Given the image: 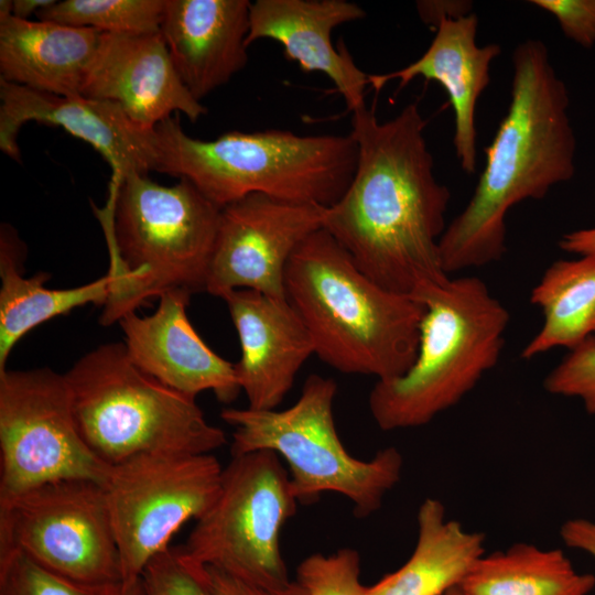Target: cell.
<instances>
[{
	"instance_id": "4fadbf2b",
	"label": "cell",
	"mask_w": 595,
	"mask_h": 595,
	"mask_svg": "<svg viewBox=\"0 0 595 595\" xmlns=\"http://www.w3.org/2000/svg\"><path fill=\"white\" fill-rule=\"evenodd\" d=\"M325 207L251 194L220 209L205 291L253 290L286 299L285 271L300 245L322 228Z\"/></svg>"
},
{
	"instance_id": "7402d4cb",
	"label": "cell",
	"mask_w": 595,
	"mask_h": 595,
	"mask_svg": "<svg viewBox=\"0 0 595 595\" xmlns=\"http://www.w3.org/2000/svg\"><path fill=\"white\" fill-rule=\"evenodd\" d=\"M418 536L398 570L367 586L365 595H443L459 587L485 554V536L446 518L444 505L426 498L416 515Z\"/></svg>"
},
{
	"instance_id": "9c48e42d",
	"label": "cell",
	"mask_w": 595,
	"mask_h": 595,
	"mask_svg": "<svg viewBox=\"0 0 595 595\" xmlns=\"http://www.w3.org/2000/svg\"><path fill=\"white\" fill-rule=\"evenodd\" d=\"M298 504L275 452L232 456L216 500L178 547L181 555L195 567L214 566L259 586L282 587L291 580L281 531Z\"/></svg>"
},
{
	"instance_id": "f1b7e54d",
	"label": "cell",
	"mask_w": 595,
	"mask_h": 595,
	"mask_svg": "<svg viewBox=\"0 0 595 595\" xmlns=\"http://www.w3.org/2000/svg\"><path fill=\"white\" fill-rule=\"evenodd\" d=\"M543 387L551 394L580 399L586 412L595 414V336L570 350L545 376Z\"/></svg>"
},
{
	"instance_id": "52a82bcc",
	"label": "cell",
	"mask_w": 595,
	"mask_h": 595,
	"mask_svg": "<svg viewBox=\"0 0 595 595\" xmlns=\"http://www.w3.org/2000/svg\"><path fill=\"white\" fill-rule=\"evenodd\" d=\"M65 377L78 430L109 465L150 453L212 454L227 442L195 398L139 369L123 343L94 348Z\"/></svg>"
},
{
	"instance_id": "f546056e",
	"label": "cell",
	"mask_w": 595,
	"mask_h": 595,
	"mask_svg": "<svg viewBox=\"0 0 595 595\" xmlns=\"http://www.w3.org/2000/svg\"><path fill=\"white\" fill-rule=\"evenodd\" d=\"M142 595H209L203 567L187 563L178 548L155 555L141 576Z\"/></svg>"
},
{
	"instance_id": "6da1fadb",
	"label": "cell",
	"mask_w": 595,
	"mask_h": 595,
	"mask_svg": "<svg viewBox=\"0 0 595 595\" xmlns=\"http://www.w3.org/2000/svg\"><path fill=\"white\" fill-rule=\"evenodd\" d=\"M351 113L356 171L343 196L325 207L322 228L368 278L412 296L450 278L440 239L451 193L434 176L416 101L385 122L367 106Z\"/></svg>"
},
{
	"instance_id": "7c38bea8",
	"label": "cell",
	"mask_w": 595,
	"mask_h": 595,
	"mask_svg": "<svg viewBox=\"0 0 595 595\" xmlns=\"http://www.w3.org/2000/svg\"><path fill=\"white\" fill-rule=\"evenodd\" d=\"M223 469L213 454H140L110 465L102 484L123 580H138L190 519L216 500Z\"/></svg>"
},
{
	"instance_id": "9a60e30c",
	"label": "cell",
	"mask_w": 595,
	"mask_h": 595,
	"mask_svg": "<svg viewBox=\"0 0 595 595\" xmlns=\"http://www.w3.org/2000/svg\"><path fill=\"white\" fill-rule=\"evenodd\" d=\"M82 96L118 104L150 131L175 111L193 122L207 113L181 80L160 32H104Z\"/></svg>"
},
{
	"instance_id": "ffe728a7",
	"label": "cell",
	"mask_w": 595,
	"mask_h": 595,
	"mask_svg": "<svg viewBox=\"0 0 595 595\" xmlns=\"http://www.w3.org/2000/svg\"><path fill=\"white\" fill-rule=\"evenodd\" d=\"M475 13L443 19L428 50L413 63L387 74H368V85L379 91L398 79L402 88L416 77L435 80L447 93L455 119L454 147L463 171L473 174L477 164L475 111L489 84L491 62L500 54L497 44L477 45Z\"/></svg>"
},
{
	"instance_id": "d6986e66",
	"label": "cell",
	"mask_w": 595,
	"mask_h": 595,
	"mask_svg": "<svg viewBox=\"0 0 595 595\" xmlns=\"http://www.w3.org/2000/svg\"><path fill=\"white\" fill-rule=\"evenodd\" d=\"M250 6L248 0H165L160 33L196 100L245 68Z\"/></svg>"
},
{
	"instance_id": "83f0119b",
	"label": "cell",
	"mask_w": 595,
	"mask_h": 595,
	"mask_svg": "<svg viewBox=\"0 0 595 595\" xmlns=\"http://www.w3.org/2000/svg\"><path fill=\"white\" fill-rule=\"evenodd\" d=\"M360 554L342 548L331 554L313 553L301 561L296 581L310 595H365L360 582Z\"/></svg>"
},
{
	"instance_id": "277c9868",
	"label": "cell",
	"mask_w": 595,
	"mask_h": 595,
	"mask_svg": "<svg viewBox=\"0 0 595 595\" xmlns=\"http://www.w3.org/2000/svg\"><path fill=\"white\" fill-rule=\"evenodd\" d=\"M91 206L110 257L102 325L165 291H205L221 208L190 181L165 186L129 173L119 183L110 180L104 207Z\"/></svg>"
},
{
	"instance_id": "d4e9b609",
	"label": "cell",
	"mask_w": 595,
	"mask_h": 595,
	"mask_svg": "<svg viewBox=\"0 0 595 595\" xmlns=\"http://www.w3.org/2000/svg\"><path fill=\"white\" fill-rule=\"evenodd\" d=\"M594 587L595 576L562 550L526 542L485 553L459 586L464 595H588Z\"/></svg>"
},
{
	"instance_id": "5bb4252c",
	"label": "cell",
	"mask_w": 595,
	"mask_h": 595,
	"mask_svg": "<svg viewBox=\"0 0 595 595\" xmlns=\"http://www.w3.org/2000/svg\"><path fill=\"white\" fill-rule=\"evenodd\" d=\"M29 121L62 128L89 143L119 178L154 167V130L140 128L118 104L58 96L0 79V149L13 160H20L17 137Z\"/></svg>"
},
{
	"instance_id": "4316f807",
	"label": "cell",
	"mask_w": 595,
	"mask_h": 595,
	"mask_svg": "<svg viewBox=\"0 0 595 595\" xmlns=\"http://www.w3.org/2000/svg\"><path fill=\"white\" fill-rule=\"evenodd\" d=\"M0 595H142L141 578L90 585L58 576L12 550H0Z\"/></svg>"
},
{
	"instance_id": "cb8c5ba5",
	"label": "cell",
	"mask_w": 595,
	"mask_h": 595,
	"mask_svg": "<svg viewBox=\"0 0 595 595\" xmlns=\"http://www.w3.org/2000/svg\"><path fill=\"white\" fill-rule=\"evenodd\" d=\"M530 302L541 310L543 322L523 347L522 359L558 347L572 350L595 336V255L551 263L533 288Z\"/></svg>"
},
{
	"instance_id": "5b68a950",
	"label": "cell",
	"mask_w": 595,
	"mask_h": 595,
	"mask_svg": "<svg viewBox=\"0 0 595 595\" xmlns=\"http://www.w3.org/2000/svg\"><path fill=\"white\" fill-rule=\"evenodd\" d=\"M153 171L190 181L223 208L251 194L329 207L357 166L353 134L300 136L289 130L230 131L209 141L190 137L177 117L154 128Z\"/></svg>"
},
{
	"instance_id": "30bf717a",
	"label": "cell",
	"mask_w": 595,
	"mask_h": 595,
	"mask_svg": "<svg viewBox=\"0 0 595 595\" xmlns=\"http://www.w3.org/2000/svg\"><path fill=\"white\" fill-rule=\"evenodd\" d=\"M0 550L77 583L123 580L105 490L93 480L63 479L0 496Z\"/></svg>"
},
{
	"instance_id": "7a4b0ae2",
	"label": "cell",
	"mask_w": 595,
	"mask_h": 595,
	"mask_svg": "<svg viewBox=\"0 0 595 595\" xmlns=\"http://www.w3.org/2000/svg\"><path fill=\"white\" fill-rule=\"evenodd\" d=\"M510 104L491 143L474 194L440 239L443 271L498 261L506 252V215L526 199H541L575 171L569 96L540 40L512 55Z\"/></svg>"
},
{
	"instance_id": "d6a6232c",
	"label": "cell",
	"mask_w": 595,
	"mask_h": 595,
	"mask_svg": "<svg viewBox=\"0 0 595 595\" xmlns=\"http://www.w3.org/2000/svg\"><path fill=\"white\" fill-rule=\"evenodd\" d=\"M470 1L456 0H421L416 1V10L423 23L436 30L443 19H458L472 13Z\"/></svg>"
},
{
	"instance_id": "8fae6325",
	"label": "cell",
	"mask_w": 595,
	"mask_h": 595,
	"mask_svg": "<svg viewBox=\"0 0 595 595\" xmlns=\"http://www.w3.org/2000/svg\"><path fill=\"white\" fill-rule=\"evenodd\" d=\"M109 469L78 430L65 374L0 371V496L63 479L102 485Z\"/></svg>"
},
{
	"instance_id": "e575fe53",
	"label": "cell",
	"mask_w": 595,
	"mask_h": 595,
	"mask_svg": "<svg viewBox=\"0 0 595 595\" xmlns=\"http://www.w3.org/2000/svg\"><path fill=\"white\" fill-rule=\"evenodd\" d=\"M559 246L566 252L580 256L595 255V227L563 235L559 241Z\"/></svg>"
},
{
	"instance_id": "1f68e13d",
	"label": "cell",
	"mask_w": 595,
	"mask_h": 595,
	"mask_svg": "<svg viewBox=\"0 0 595 595\" xmlns=\"http://www.w3.org/2000/svg\"><path fill=\"white\" fill-rule=\"evenodd\" d=\"M204 581L209 595H310L296 581L277 588L249 583L214 566L203 567Z\"/></svg>"
},
{
	"instance_id": "603a6c76",
	"label": "cell",
	"mask_w": 595,
	"mask_h": 595,
	"mask_svg": "<svg viewBox=\"0 0 595 595\" xmlns=\"http://www.w3.org/2000/svg\"><path fill=\"white\" fill-rule=\"evenodd\" d=\"M22 242L8 225L0 230V371L15 344L44 322L67 314L87 304L105 305L110 294L111 278H101L71 289H50L45 272L25 278L20 271Z\"/></svg>"
},
{
	"instance_id": "8d00e7d4",
	"label": "cell",
	"mask_w": 595,
	"mask_h": 595,
	"mask_svg": "<svg viewBox=\"0 0 595 595\" xmlns=\"http://www.w3.org/2000/svg\"><path fill=\"white\" fill-rule=\"evenodd\" d=\"M443 595H464V593L462 592L459 587H455V588L450 589Z\"/></svg>"
},
{
	"instance_id": "4dcf8cb0",
	"label": "cell",
	"mask_w": 595,
	"mask_h": 595,
	"mask_svg": "<svg viewBox=\"0 0 595 595\" xmlns=\"http://www.w3.org/2000/svg\"><path fill=\"white\" fill-rule=\"evenodd\" d=\"M530 3L551 13L562 32L584 47L595 44V0H531Z\"/></svg>"
},
{
	"instance_id": "2e32d148",
	"label": "cell",
	"mask_w": 595,
	"mask_h": 595,
	"mask_svg": "<svg viewBox=\"0 0 595 595\" xmlns=\"http://www.w3.org/2000/svg\"><path fill=\"white\" fill-rule=\"evenodd\" d=\"M191 294L173 289L159 296L153 314H126L120 321L130 360L163 385L192 398L210 390L224 403L241 391L235 364L217 355L193 327L186 307Z\"/></svg>"
},
{
	"instance_id": "836d02e7",
	"label": "cell",
	"mask_w": 595,
	"mask_h": 595,
	"mask_svg": "<svg viewBox=\"0 0 595 595\" xmlns=\"http://www.w3.org/2000/svg\"><path fill=\"white\" fill-rule=\"evenodd\" d=\"M560 537L566 547L583 551L595 560V521L569 519L561 526Z\"/></svg>"
},
{
	"instance_id": "8992f818",
	"label": "cell",
	"mask_w": 595,
	"mask_h": 595,
	"mask_svg": "<svg viewBox=\"0 0 595 595\" xmlns=\"http://www.w3.org/2000/svg\"><path fill=\"white\" fill-rule=\"evenodd\" d=\"M425 312L411 367L378 380L368 398L383 431L418 428L457 404L499 360L510 314L477 277L428 283L413 295Z\"/></svg>"
},
{
	"instance_id": "ac0fdd59",
	"label": "cell",
	"mask_w": 595,
	"mask_h": 595,
	"mask_svg": "<svg viewBox=\"0 0 595 595\" xmlns=\"http://www.w3.org/2000/svg\"><path fill=\"white\" fill-rule=\"evenodd\" d=\"M365 10L347 0H257L250 6L246 45L262 39L281 44L285 57L303 72L326 75L351 112L366 106L368 74L343 45L335 47V28L360 20Z\"/></svg>"
},
{
	"instance_id": "e0dca14e",
	"label": "cell",
	"mask_w": 595,
	"mask_h": 595,
	"mask_svg": "<svg viewBox=\"0 0 595 595\" xmlns=\"http://www.w3.org/2000/svg\"><path fill=\"white\" fill-rule=\"evenodd\" d=\"M221 299L239 337L235 369L248 408L274 410L314 354L312 337L288 299L253 290H234Z\"/></svg>"
},
{
	"instance_id": "d590c367",
	"label": "cell",
	"mask_w": 595,
	"mask_h": 595,
	"mask_svg": "<svg viewBox=\"0 0 595 595\" xmlns=\"http://www.w3.org/2000/svg\"><path fill=\"white\" fill-rule=\"evenodd\" d=\"M56 0H13L12 17L21 20H29L31 14L46 9L54 4Z\"/></svg>"
},
{
	"instance_id": "484cf974",
	"label": "cell",
	"mask_w": 595,
	"mask_h": 595,
	"mask_svg": "<svg viewBox=\"0 0 595 595\" xmlns=\"http://www.w3.org/2000/svg\"><path fill=\"white\" fill-rule=\"evenodd\" d=\"M165 0H64L36 13L39 20L113 34L160 32Z\"/></svg>"
},
{
	"instance_id": "3957f363",
	"label": "cell",
	"mask_w": 595,
	"mask_h": 595,
	"mask_svg": "<svg viewBox=\"0 0 595 595\" xmlns=\"http://www.w3.org/2000/svg\"><path fill=\"white\" fill-rule=\"evenodd\" d=\"M285 296L314 354L334 369L378 381L400 377L413 364L424 305L368 278L324 228L291 257Z\"/></svg>"
},
{
	"instance_id": "ba28073f",
	"label": "cell",
	"mask_w": 595,
	"mask_h": 595,
	"mask_svg": "<svg viewBox=\"0 0 595 595\" xmlns=\"http://www.w3.org/2000/svg\"><path fill=\"white\" fill-rule=\"evenodd\" d=\"M336 391L335 380L312 374L288 409L226 408L220 416L232 428V456L270 450L286 462L299 504L336 493L351 501L357 518H366L399 483L403 457L393 446L367 461L350 455L335 425Z\"/></svg>"
},
{
	"instance_id": "44dd1931",
	"label": "cell",
	"mask_w": 595,
	"mask_h": 595,
	"mask_svg": "<svg viewBox=\"0 0 595 595\" xmlns=\"http://www.w3.org/2000/svg\"><path fill=\"white\" fill-rule=\"evenodd\" d=\"M104 32L51 21L0 19V79L58 96H82Z\"/></svg>"
}]
</instances>
